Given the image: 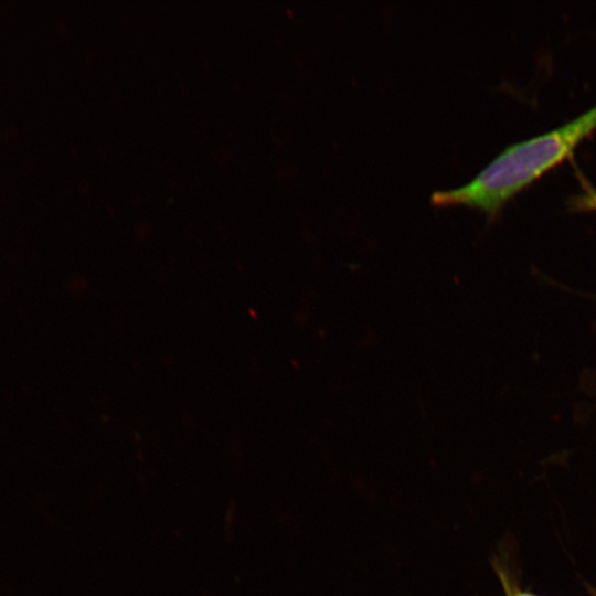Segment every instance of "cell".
<instances>
[{"instance_id":"6da1fadb","label":"cell","mask_w":596,"mask_h":596,"mask_svg":"<svg viewBox=\"0 0 596 596\" xmlns=\"http://www.w3.org/2000/svg\"><path fill=\"white\" fill-rule=\"evenodd\" d=\"M596 129V105L550 131L504 148L469 182L430 196L438 207L468 206L494 217L515 194L568 158Z\"/></svg>"},{"instance_id":"7a4b0ae2","label":"cell","mask_w":596,"mask_h":596,"mask_svg":"<svg viewBox=\"0 0 596 596\" xmlns=\"http://www.w3.org/2000/svg\"><path fill=\"white\" fill-rule=\"evenodd\" d=\"M577 179L581 182L583 192L571 200V205L578 210H590L596 212V188L577 171Z\"/></svg>"},{"instance_id":"3957f363","label":"cell","mask_w":596,"mask_h":596,"mask_svg":"<svg viewBox=\"0 0 596 596\" xmlns=\"http://www.w3.org/2000/svg\"><path fill=\"white\" fill-rule=\"evenodd\" d=\"M511 596H535V595L523 593V592H517V593H513Z\"/></svg>"}]
</instances>
